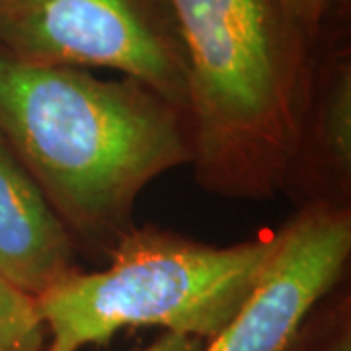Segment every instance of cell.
<instances>
[{
	"label": "cell",
	"mask_w": 351,
	"mask_h": 351,
	"mask_svg": "<svg viewBox=\"0 0 351 351\" xmlns=\"http://www.w3.org/2000/svg\"><path fill=\"white\" fill-rule=\"evenodd\" d=\"M0 137L76 248L104 258L135 226L141 191L193 158L188 113L143 82L29 63L4 49Z\"/></svg>",
	"instance_id": "cell-1"
},
{
	"label": "cell",
	"mask_w": 351,
	"mask_h": 351,
	"mask_svg": "<svg viewBox=\"0 0 351 351\" xmlns=\"http://www.w3.org/2000/svg\"><path fill=\"white\" fill-rule=\"evenodd\" d=\"M188 61L191 166L232 199L276 195L297 170L316 51L281 0H172Z\"/></svg>",
	"instance_id": "cell-2"
},
{
	"label": "cell",
	"mask_w": 351,
	"mask_h": 351,
	"mask_svg": "<svg viewBox=\"0 0 351 351\" xmlns=\"http://www.w3.org/2000/svg\"><path fill=\"white\" fill-rule=\"evenodd\" d=\"M277 242L279 232L215 246L158 226H133L110 250L106 269L78 267L36 297L45 351L101 346L141 326L207 341L250 297Z\"/></svg>",
	"instance_id": "cell-3"
},
{
	"label": "cell",
	"mask_w": 351,
	"mask_h": 351,
	"mask_svg": "<svg viewBox=\"0 0 351 351\" xmlns=\"http://www.w3.org/2000/svg\"><path fill=\"white\" fill-rule=\"evenodd\" d=\"M0 49L29 63L115 71L188 113L172 0H0Z\"/></svg>",
	"instance_id": "cell-4"
},
{
	"label": "cell",
	"mask_w": 351,
	"mask_h": 351,
	"mask_svg": "<svg viewBox=\"0 0 351 351\" xmlns=\"http://www.w3.org/2000/svg\"><path fill=\"white\" fill-rule=\"evenodd\" d=\"M350 254V209L339 201H311L279 230L250 297L201 351H287L338 285Z\"/></svg>",
	"instance_id": "cell-5"
},
{
	"label": "cell",
	"mask_w": 351,
	"mask_h": 351,
	"mask_svg": "<svg viewBox=\"0 0 351 351\" xmlns=\"http://www.w3.org/2000/svg\"><path fill=\"white\" fill-rule=\"evenodd\" d=\"M76 250L36 180L0 137V277L36 299L78 269Z\"/></svg>",
	"instance_id": "cell-6"
},
{
	"label": "cell",
	"mask_w": 351,
	"mask_h": 351,
	"mask_svg": "<svg viewBox=\"0 0 351 351\" xmlns=\"http://www.w3.org/2000/svg\"><path fill=\"white\" fill-rule=\"evenodd\" d=\"M314 69V108H308L302 145L313 141L322 174L343 191L350 189L351 178V59L343 39L339 38L338 47L324 53L320 63L316 59Z\"/></svg>",
	"instance_id": "cell-7"
},
{
	"label": "cell",
	"mask_w": 351,
	"mask_h": 351,
	"mask_svg": "<svg viewBox=\"0 0 351 351\" xmlns=\"http://www.w3.org/2000/svg\"><path fill=\"white\" fill-rule=\"evenodd\" d=\"M47 334L36 299L0 277V351H45Z\"/></svg>",
	"instance_id": "cell-8"
},
{
	"label": "cell",
	"mask_w": 351,
	"mask_h": 351,
	"mask_svg": "<svg viewBox=\"0 0 351 351\" xmlns=\"http://www.w3.org/2000/svg\"><path fill=\"white\" fill-rule=\"evenodd\" d=\"M287 351H351V322L348 302L320 320L308 318Z\"/></svg>",
	"instance_id": "cell-9"
},
{
	"label": "cell",
	"mask_w": 351,
	"mask_h": 351,
	"mask_svg": "<svg viewBox=\"0 0 351 351\" xmlns=\"http://www.w3.org/2000/svg\"><path fill=\"white\" fill-rule=\"evenodd\" d=\"M289 20L301 32L304 39L318 47L328 34V24L336 8L343 0H281Z\"/></svg>",
	"instance_id": "cell-10"
},
{
	"label": "cell",
	"mask_w": 351,
	"mask_h": 351,
	"mask_svg": "<svg viewBox=\"0 0 351 351\" xmlns=\"http://www.w3.org/2000/svg\"><path fill=\"white\" fill-rule=\"evenodd\" d=\"M203 343L205 341L191 338V336L176 334V332H164L162 336H158L149 346L131 351H201Z\"/></svg>",
	"instance_id": "cell-11"
}]
</instances>
